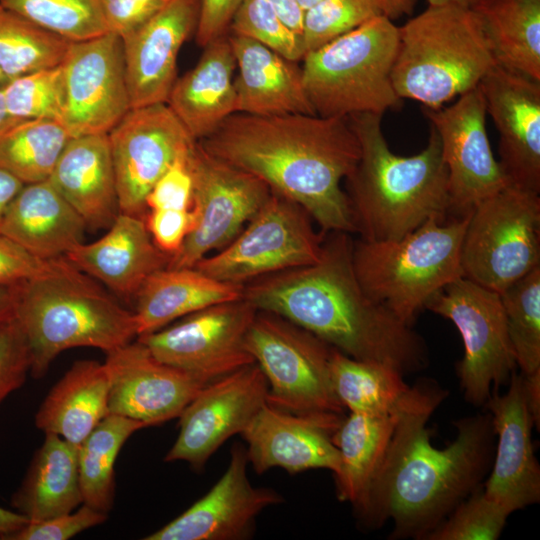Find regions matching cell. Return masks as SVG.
Returning <instances> with one entry per match:
<instances>
[{
    "label": "cell",
    "instance_id": "obj_1",
    "mask_svg": "<svg viewBox=\"0 0 540 540\" xmlns=\"http://www.w3.org/2000/svg\"><path fill=\"white\" fill-rule=\"evenodd\" d=\"M446 396L438 385L422 382L402 398L386 454L358 514L366 526L391 519L392 538L425 539L480 487L493 457L491 416L460 419L453 442L436 448L427 422Z\"/></svg>",
    "mask_w": 540,
    "mask_h": 540
},
{
    "label": "cell",
    "instance_id": "obj_2",
    "mask_svg": "<svg viewBox=\"0 0 540 540\" xmlns=\"http://www.w3.org/2000/svg\"><path fill=\"white\" fill-rule=\"evenodd\" d=\"M198 142L212 156L257 176L272 192L301 206L321 232H356L341 187L360 156L347 117L236 112Z\"/></svg>",
    "mask_w": 540,
    "mask_h": 540
},
{
    "label": "cell",
    "instance_id": "obj_3",
    "mask_svg": "<svg viewBox=\"0 0 540 540\" xmlns=\"http://www.w3.org/2000/svg\"><path fill=\"white\" fill-rule=\"evenodd\" d=\"M352 244L348 233L330 232L317 262L246 283L243 298L351 358L402 374L424 368L423 338L367 295L354 271Z\"/></svg>",
    "mask_w": 540,
    "mask_h": 540
},
{
    "label": "cell",
    "instance_id": "obj_4",
    "mask_svg": "<svg viewBox=\"0 0 540 540\" xmlns=\"http://www.w3.org/2000/svg\"><path fill=\"white\" fill-rule=\"evenodd\" d=\"M382 116H348L359 141V159L346 177L345 192L356 232L367 241L396 240L431 218L446 219L448 171L437 133L412 156L393 153L382 130Z\"/></svg>",
    "mask_w": 540,
    "mask_h": 540
},
{
    "label": "cell",
    "instance_id": "obj_5",
    "mask_svg": "<svg viewBox=\"0 0 540 540\" xmlns=\"http://www.w3.org/2000/svg\"><path fill=\"white\" fill-rule=\"evenodd\" d=\"M14 319L29 347L30 374L37 379L65 350L93 347L108 353L138 336L133 311L65 257L53 272L15 285Z\"/></svg>",
    "mask_w": 540,
    "mask_h": 540
},
{
    "label": "cell",
    "instance_id": "obj_6",
    "mask_svg": "<svg viewBox=\"0 0 540 540\" xmlns=\"http://www.w3.org/2000/svg\"><path fill=\"white\" fill-rule=\"evenodd\" d=\"M392 69L397 95L437 109L476 88L496 65L478 14L457 5H428L398 27Z\"/></svg>",
    "mask_w": 540,
    "mask_h": 540
},
{
    "label": "cell",
    "instance_id": "obj_7",
    "mask_svg": "<svg viewBox=\"0 0 540 540\" xmlns=\"http://www.w3.org/2000/svg\"><path fill=\"white\" fill-rule=\"evenodd\" d=\"M469 215L431 218L396 240L353 242L354 271L367 295L411 325L435 293L463 276Z\"/></svg>",
    "mask_w": 540,
    "mask_h": 540
},
{
    "label": "cell",
    "instance_id": "obj_8",
    "mask_svg": "<svg viewBox=\"0 0 540 540\" xmlns=\"http://www.w3.org/2000/svg\"><path fill=\"white\" fill-rule=\"evenodd\" d=\"M398 43V26L380 15L306 53L302 80L316 115H383L399 109L403 100L392 82Z\"/></svg>",
    "mask_w": 540,
    "mask_h": 540
},
{
    "label": "cell",
    "instance_id": "obj_9",
    "mask_svg": "<svg viewBox=\"0 0 540 540\" xmlns=\"http://www.w3.org/2000/svg\"><path fill=\"white\" fill-rule=\"evenodd\" d=\"M539 266V193L509 183L469 215L461 247L463 277L500 294Z\"/></svg>",
    "mask_w": 540,
    "mask_h": 540
},
{
    "label": "cell",
    "instance_id": "obj_10",
    "mask_svg": "<svg viewBox=\"0 0 540 540\" xmlns=\"http://www.w3.org/2000/svg\"><path fill=\"white\" fill-rule=\"evenodd\" d=\"M246 347L263 372L269 405L299 414L343 415L330 374L334 348L290 321L257 311Z\"/></svg>",
    "mask_w": 540,
    "mask_h": 540
},
{
    "label": "cell",
    "instance_id": "obj_11",
    "mask_svg": "<svg viewBox=\"0 0 540 540\" xmlns=\"http://www.w3.org/2000/svg\"><path fill=\"white\" fill-rule=\"evenodd\" d=\"M295 202L271 191L270 196L224 248L195 266L219 281L245 285L278 272L317 262L324 234Z\"/></svg>",
    "mask_w": 540,
    "mask_h": 540
},
{
    "label": "cell",
    "instance_id": "obj_12",
    "mask_svg": "<svg viewBox=\"0 0 540 540\" xmlns=\"http://www.w3.org/2000/svg\"><path fill=\"white\" fill-rule=\"evenodd\" d=\"M425 308L458 329L464 345L457 366L460 386L467 402L485 405L491 388L507 383L517 366L499 293L462 276L435 293Z\"/></svg>",
    "mask_w": 540,
    "mask_h": 540
},
{
    "label": "cell",
    "instance_id": "obj_13",
    "mask_svg": "<svg viewBox=\"0 0 540 540\" xmlns=\"http://www.w3.org/2000/svg\"><path fill=\"white\" fill-rule=\"evenodd\" d=\"M194 224L167 267L192 268L227 246L271 194L257 176L209 154L198 141L190 152Z\"/></svg>",
    "mask_w": 540,
    "mask_h": 540
},
{
    "label": "cell",
    "instance_id": "obj_14",
    "mask_svg": "<svg viewBox=\"0 0 540 540\" xmlns=\"http://www.w3.org/2000/svg\"><path fill=\"white\" fill-rule=\"evenodd\" d=\"M257 311L242 297L186 315L137 340L160 361L212 382L255 363L246 336Z\"/></svg>",
    "mask_w": 540,
    "mask_h": 540
},
{
    "label": "cell",
    "instance_id": "obj_15",
    "mask_svg": "<svg viewBox=\"0 0 540 540\" xmlns=\"http://www.w3.org/2000/svg\"><path fill=\"white\" fill-rule=\"evenodd\" d=\"M108 137L119 212L144 219L149 192L196 141L166 103L129 109Z\"/></svg>",
    "mask_w": 540,
    "mask_h": 540
},
{
    "label": "cell",
    "instance_id": "obj_16",
    "mask_svg": "<svg viewBox=\"0 0 540 540\" xmlns=\"http://www.w3.org/2000/svg\"><path fill=\"white\" fill-rule=\"evenodd\" d=\"M438 135L448 171L452 217H465L483 199L509 184L495 159L486 130V105L479 85L447 106L425 108Z\"/></svg>",
    "mask_w": 540,
    "mask_h": 540
},
{
    "label": "cell",
    "instance_id": "obj_17",
    "mask_svg": "<svg viewBox=\"0 0 540 540\" xmlns=\"http://www.w3.org/2000/svg\"><path fill=\"white\" fill-rule=\"evenodd\" d=\"M61 66L60 122L72 138L108 134L130 109L121 38L108 32L70 42Z\"/></svg>",
    "mask_w": 540,
    "mask_h": 540
},
{
    "label": "cell",
    "instance_id": "obj_18",
    "mask_svg": "<svg viewBox=\"0 0 540 540\" xmlns=\"http://www.w3.org/2000/svg\"><path fill=\"white\" fill-rule=\"evenodd\" d=\"M267 391L256 363L208 383L180 414L179 434L164 461L202 469L223 443L246 429L267 402Z\"/></svg>",
    "mask_w": 540,
    "mask_h": 540
},
{
    "label": "cell",
    "instance_id": "obj_19",
    "mask_svg": "<svg viewBox=\"0 0 540 540\" xmlns=\"http://www.w3.org/2000/svg\"><path fill=\"white\" fill-rule=\"evenodd\" d=\"M109 414L147 426L179 417L207 382L157 359L136 340L106 353Z\"/></svg>",
    "mask_w": 540,
    "mask_h": 540
},
{
    "label": "cell",
    "instance_id": "obj_20",
    "mask_svg": "<svg viewBox=\"0 0 540 540\" xmlns=\"http://www.w3.org/2000/svg\"><path fill=\"white\" fill-rule=\"evenodd\" d=\"M246 448L235 444L229 464L212 488L145 540H240L252 535L257 516L283 502L270 488L249 481Z\"/></svg>",
    "mask_w": 540,
    "mask_h": 540
},
{
    "label": "cell",
    "instance_id": "obj_21",
    "mask_svg": "<svg viewBox=\"0 0 540 540\" xmlns=\"http://www.w3.org/2000/svg\"><path fill=\"white\" fill-rule=\"evenodd\" d=\"M505 394L485 403L491 416L496 452L483 491L509 514L540 500V467L534 453V423L523 377L514 371Z\"/></svg>",
    "mask_w": 540,
    "mask_h": 540
},
{
    "label": "cell",
    "instance_id": "obj_22",
    "mask_svg": "<svg viewBox=\"0 0 540 540\" xmlns=\"http://www.w3.org/2000/svg\"><path fill=\"white\" fill-rule=\"evenodd\" d=\"M479 87L499 133L498 162L506 178L540 193V81L496 64Z\"/></svg>",
    "mask_w": 540,
    "mask_h": 540
},
{
    "label": "cell",
    "instance_id": "obj_23",
    "mask_svg": "<svg viewBox=\"0 0 540 540\" xmlns=\"http://www.w3.org/2000/svg\"><path fill=\"white\" fill-rule=\"evenodd\" d=\"M342 419L335 413L293 414L266 402L241 433L248 461L257 474L279 467L290 474L327 469L335 475L340 453L333 434Z\"/></svg>",
    "mask_w": 540,
    "mask_h": 540
},
{
    "label": "cell",
    "instance_id": "obj_24",
    "mask_svg": "<svg viewBox=\"0 0 540 540\" xmlns=\"http://www.w3.org/2000/svg\"><path fill=\"white\" fill-rule=\"evenodd\" d=\"M198 15L199 0H170L121 37L130 109L167 102L177 79L179 51L195 32Z\"/></svg>",
    "mask_w": 540,
    "mask_h": 540
},
{
    "label": "cell",
    "instance_id": "obj_25",
    "mask_svg": "<svg viewBox=\"0 0 540 540\" xmlns=\"http://www.w3.org/2000/svg\"><path fill=\"white\" fill-rule=\"evenodd\" d=\"M64 257L126 299L135 298L144 281L170 260L154 244L143 218L121 212L100 239L83 242Z\"/></svg>",
    "mask_w": 540,
    "mask_h": 540
},
{
    "label": "cell",
    "instance_id": "obj_26",
    "mask_svg": "<svg viewBox=\"0 0 540 540\" xmlns=\"http://www.w3.org/2000/svg\"><path fill=\"white\" fill-rule=\"evenodd\" d=\"M236 58V112L260 116L315 115L304 90L302 69L265 45L228 33Z\"/></svg>",
    "mask_w": 540,
    "mask_h": 540
},
{
    "label": "cell",
    "instance_id": "obj_27",
    "mask_svg": "<svg viewBox=\"0 0 540 540\" xmlns=\"http://www.w3.org/2000/svg\"><path fill=\"white\" fill-rule=\"evenodd\" d=\"M48 181L88 228L109 227L119 214L108 134L71 138Z\"/></svg>",
    "mask_w": 540,
    "mask_h": 540
},
{
    "label": "cell",
    "instance_id": "obj_28",
    "mask_svg": "<svg viewBox=\"0 0 540 540\" xmlns=\"http://www.w3.org/2000/svg\"><path fill=\"white\" fill-rule=\"evenodd\" d=\"M203 48L197 64L176 79L166 102L195 141L209 136L236 113V58L228 35Z\"/></svg>",
    "mask_w": 540,
    "mask_h": 540
},
{
    "label": "cell",
    "instance_id": "obj_29",
    "mask_svg": "<svg viewBox=\"0 0 540 540\" xmlns=\"http://www.w3.org/2000/svg\"><path fill=\"white\" fill-rule=\"evenodd\" d=\"M87 224L48 181L24 184L9 204L0 233L33 255L53 260L84 242Z\"/></svg>",
    "mask_w": 540,
    "mask_h": 540
},
{
    "label": "cell",
    "instance_id": "obj_30",
    "mask_svg": "<svg viewBox=\"0 0 540 540\" xmlns=\"http://www.w3.org/2000/svg\"><path fill=\"white\" fill-rule=\"evenodd\" d=\"M243 287L214 279L194 267L155 271L135 295L138 336L212 305L240 299Z\"/></svg>",
    "mask_w": 540,
    "mask_h": 540
},
{
    "label": "cell",
    "instance_id": "obj_31",
    "mask_svg": "<svg viewBox=\"0 0 540 540\" xmlns=\"http://www.w3.org/2000/svg\"><path fill=\"white\" fill-rule=\"evenodd\" d=\"M104 363L78 360L52 387L35 414V426L79 446L109 414Z\"/></svg>",
    "mask_w": 540,
    "mask_h": 540
},
{
    "label": "cell",
    "instance_id": "obj_32",
    "mask_svg": "<svg viewBox=\"0 0 540 540\" xmlns=\"http://www.w3.org/2000/svg\"><path fill=\"white\" fill-rule=\"evenodd\" d=\"M12 506L29 521H42L83 504L78 470V446L53 433H44Z\"/></svg>",
    "mask_w": 540,
    "mask_h": 540
},
{
    "label": "cell",
    "instance_id": "obj_33",
    "mask_svg": "<svg viewBox=\"0 0 540 540\" xmlns=\"http://www.w3.org/2000/svg\"><path fill=\"white\" fill-rule=\"evenodd\" d=\"M396 419L397 410L386 415L350 412L333 434L340 453V468L334 475L337 496L349 502L357 515L384 459Z\"/></svg>",
    "mask_w": 540,
    "mask_h": 540
},
{
    "label": "cell",
    "instance_id": "obj_34",
    "mask_svg": "<svg viewBox=\"0 0 540 540\" xmlns=\"http://www.w3.org/2000/svg\"><path fill=\"white\" fill-rule=\"evenodd\" d=\"M472 9L496 64L540 81V0H479Z\"/></svg>",
    "mask_w": 540,
    "mask_h": 540
},
{
    "label": "cell",
    "instance_id": "obj_35",
    "mask_svg": "<svg viewBox=\"0 0 540 540\" xmlns=\"http://www.w3.org/2000/svg\"><path fill=\"white\" fill-rule=\"evenodd\" d=\"M516 365L537 429L540 425V266L500 294Z\"/></svg>",
    "mask_w": 540,
    "mask_h": 540
},
{
    "label": "cell",
    "instance_id": "obj_36",
    "mask_svg": "<svg viewBox=\"0 0 540 540\" xmlns=\"http://www.w3.org/2000/svg\"><path fill=\"white\" fill-rule=\"evenodd\" d=\"M330 374L337 398L352 413L392 414L410 389L397 369L354 359L336 349L330 358Z\"/></svg>",
    "mask_w": 540,
    "mask_h": 540
},
{
    "label": "cell",
    "instance_id": "obj_37",
    "mask_svg": "<svg viewBox=\"0 0 540 540\" xmlns=\"http://www.w3.org/2000/svg\"><path fill=\"white\" fill-rule=\"evenodd\" d=\"M146 427L140 421L108 414L78 446V470L83 503L104 513L115 494L114 465L127 439Z\"/></svg>",
    "mask_w": 540,
    "mask_h": 540
},
{
    "label": "cell",
    "instance_id": "obj_38",
    "mask_svg": "<svg viewBox=\"0 0 540 540\" xmlns=\"http://www.w3.org/2000/svg\"><path fill=\"white\" fill-rule=\"evenodd\" d=\"M71 138L58 120H22L0 138V167L24 184L46 181Z\"/></svg>",
    "mask_w": 540,
    "mask_h": 540
},
{
    "label": "cell",
    "instance_id": "obj_39",
    "mask_svg": "<svg viewBox=\"0 0 540 540\" xmlns=\"http://www.w3.org/2000/svg\"><path fill=\"white\" fill-rule=\"evenodd\" d=\"M69 44L0 4V70L8 80L61 64Z\"/></svg>",
    "mask_w": 540,
    "mask_h": 540
},
{
    "label": "cell",
    "instance_id": "obj_40",
    "mask_svg": "<svg viewBox=\"0 0 540 540\" xmlns=\"http://www.w3.org/2000/svg\"><path fill=\"white\" fill-rule=\"evenodd\" d=\"M0 4L70 42L109 32L99 0H0Z\"/></svg>",
    "mask_w": 540,
    "mask_h": 540
},
{
    "label": "cell",
    "instance_id": "obj_41",
    "mask_svg": "<svg viewBox=\"0 0 540 540\" xmlns=\"http://www.w3.org/2000/svg\"><path fill=\"white\" fill-rule=\"evenodd\" d=\"M1 90L6 108L13 117L60 121L64 107L61 64L10 79Z\"/></svg>",
    "mask_w": 540,
    "mask_h": 540
},
{
    "label": "cell",
    "instance_id": "obj_42",
    "mask_svg": "<svg viewBox=\"0 0 540 540\" xmlns=\"http://www.w3.org/2000/svg\"><path fill=\"white\" fill-rule=\"evenodd\" d=\"M380 15H386L384 0H320L304 12L305 54Z\"/></svg>",
    "mask_w": 540,
    "mask_h": 540
},
{
    "label": "cell",
    "instance_id": "obj_43",
    "mask_svg": "<svg viewBox=\"0 0 540 540\" xmlns=\"http://www.w3.org/2000/svg\"><path fill=\"white\" fill-rule=\"evenodd\" d=\"M509 515L479 487L459 503L425 540H496Z\"/></svg>",
    "mask_w": 540,
    "mask_h": 540
},
{
    "label": "cell",
    "instance_id": "obj_44",
    "mask_svg": "<svg viewBox=\"0 0 540 540\" xmlns=\"http://www.w3.org/2000/svg\"><path fill=\"white\" fill-rule=\"evenodd\" d=\"M228 33L251 38L295 62L305 56L302 38L283 22L267 0H243Z\"/></svg>",
    "mask_w": 540,
    "mask_h": 540
},
{
    "label": "cell",
    "instance_id": "obj_45",
    "mask_svg": "<svg viewBox=\"0 0 540 540\" xmlns=\"http://www.w3.org/2000/svg\"><path fill=\"white\" fill-rule=\"evenodd\" d=\"M107 513L86 504L75 510L42 520L28 521L7 540H67L80 532L102 524Z\"/></svg>",
    "mask_w": 540,
    "mask_h": 540
},
{
    "label": "cell",
    "instance_id": "obj_46",
    "mask_svg": "<svg viewBox=\"0 0 540 540\" xmlns=\"http://www.w3.org/2000/svg\"><path fill=\"white\" fill-rule=\"evenodd\" d=\"M30 369L27 341L12 319L0 326V405L25 383Z\"/></svg>",
    "mask_w": 540,
    "mask_h": 540
},
{
    "label": "cell",
    "instance_id": "obj_47",
    "mask_svg": "<svg viewBox=\"0 0 540 540\" xmlns=\"http://www.w3.org/2000/svg\"><path fill=\"white\" fill-rule=\"evenodd\" d=\"M193 145L181 154L155 183L146 198L147 211L152 209H191L193 178L190 152Z\"/></svg>",
    "mask_w": 540,
    "mask_h": 540
},
{
    "label": "cell",
    "instance_id": "obj_48",
    "mask_svg": "<svg viewBox=\"0 0 540 540\" xmlns=\"http://www.w3.org/2000/svg\"><path fill=\"white\" fill-rule=\"evenodd\" d=\"M63 257L41 259L0 233V285L11 286L53 272Z\"/></svg>",
    "mask_w": 540,
    "mask_h": 540
},
{
    "label": "cell",
    "instance_id": "obj_49",
    "mask_svg": "<svg viewBox=\"0 0 540 540\" xmlns=\"http://www.w3.org/2000/svg\"><path fill=\"white\" fill-rule=\"evenodd\" d=\"M145 223L154 244L170 258L182 247L194 224L192 210L152 209Z\"/></svg>",
    "mask_w": 540,
    "mask_h": 540
},
{
    "label": "cell",
    "instance_id": "obj_50",
    "mask_svg": "<svg viewBox=\"0 0 540 540\" xmlns=\"http://www.w3.org/2000/svg\"><path fill=\"white\" fill-rule=\"evenodd\" d=\"M170 0H99L108 31L120 38L134 31Z\"/></svg>",
    "mask_w": 540,
    "mask_h": 540
},
{
    "label": "cell",
    "instance_id": "obj_51",
    "mask_svg": "<svg viewBox=\"0 0 540 540\" xmlns=\"http://www.w3.org/2000/svg\"><path fill=\"white\" fill-rule=\"evenodd\" d=\"M242 2L243 0H199L196 43L205 47L211 41L228 34L232 19Z\"/></svg>",
    "mask_w": 540,
    "mask_h": 540
},
{
    "label": "cell",
    "instance_id": "obj_52",
    "mask_svg": "<svg viewBox=\"0 0 540 540\" xmlns=\"http://www.w3.org/2000/svg\"><path fill=\"white\" fill-rule=\"evenodd\" d=\"M283 22L302 38L304 10L297 0H267Z\"/></svg>",
    "mask_w": 540,
    "mask_h": 540
},
{
    "label": "cell",
    "instance_id": "obj_53",
    "mask_svg": "<svg viewBox=\"0 0 540 540\" xmlns=\"http://www.w3.org/2000/svg\"><path fill=\"white\" fill-rule=\"evenodd\" d=\"M23 186L22 181L0 167V227L9 204Z\"/></svg>",
    "mask_w": 540,
    "mask_h": 540
},
{
    "label": "cell",
    "instance_id": "obj_54",
    "mask_svg": "<svg viewBox=\"0 0 540 540\" xmlns=\"http://www.w3.org/2000/svg\"><path fill=\"white\" fill-rule=\"evenodd\" d=\"M28 521L21 513L0 507V540H7Z\"/></svg>",
    "mask_w": 540,
    "mask_h": 540
},
{
    "label": "cell",
    "instance_id": "obj_55",
    "mask_svg": "<svg viewBox=\"0 0 540 540\" xmlns=\"http://www.w3.org/2000/svg\"><path fill=\"white\" fill-rule=\"evenodd\" d=\"M15 285H0V326L14 319Z\"/></svg>",
    "mask_w": 540,
    "mask_h": 540
},
{
    "label": "cell",
    "instance_id": "obj_56",
    "mask_svg": "<svg viewBox=\"0 0 540 540\" xmlns=\"http://www.w3.org/2000/svg\"><path fill=\"white\" fill-rule=\"evenodd\" d=\"M417 0H384L386 16L394 20L402 15L410 14Z\"/></svg>",
    "mask_w": 540,
    "mask_h": 540
},
{
    "label": "cell",
    "instance_id": "obj_57",
    "mask_svg": "<svg viewBox=\"0 0 540 540\" xmlns=\"http://www.w3.org/2000/svg\"><path fill=\"white\" fill-rule=\"evenodd\" d=\"M22 121L21 119L13 117L7 110L2 90L0 87V138L2 135L10 129L16 123Z\"/></svg>",
    "mask_w": 540,
    "mask_h": 540
},
{
    "label": "cell",
    "instance_id": "obj_58",
    "mask_svg": "<svg viewBox=\"0 0 540 540\" xmlns=\"http://www.w3.org/2000/svg\"><path fill=\"white\" fill-rule=\"evenodd\" d=\"M479 0H428L429 5H457L473 8Z\"/></svg>",
    "mask_w": 540,
    "mask_h": 540
},
{
    "label": "cell",
    "instance_id": "obj_59",
    "mask_svg": "<svg viewBox=\"0 0 540 540\" xmlns=\"http://www.w3.org/2000/svg\"><path fill=\"white\" fill-rule=\"evenodd\" d=\"M299 5L301 6V8L304 10H307L308 8H310L311 6H313L314 4H316L317 2H319L320 0H297Z\"/></svg>",
    "mask_w": 540,
    "mask_h": 540
},
{
    "label": "cell",
    "instance_id": "obj_60",
    "mask_svg": "<svg viewBox=\"0 0 540 540\" xmlns=\"http://www.w3.org/2000/svg\"><path fill=\"white\" fill-rule=\"evenodd\" d=\"M8 81H9L8 78L0 70V87H2Z\"/></svg>",
    "mask_w": 540,
    "mask_h": 540
}]
</instances>
